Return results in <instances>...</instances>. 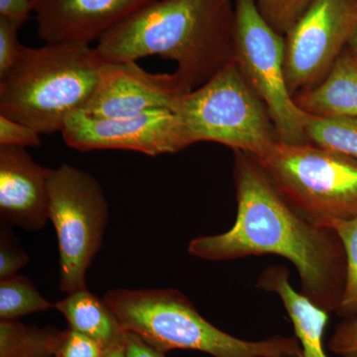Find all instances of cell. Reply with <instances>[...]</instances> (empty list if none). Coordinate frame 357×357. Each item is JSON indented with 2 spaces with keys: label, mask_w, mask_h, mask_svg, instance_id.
Segmentation results:
<instances>
[{
  "label": "cell",
  "mask_w": 357,
  "mask_h": 357,
  "mask_svg": "<svg viewBox=\"0 0 357 357\" xmlns=\"http://www.w3.org/2000/svg\"><path fill=\"white\" fill-rule=\"evenodd\" d=\"M268 24L285 36L306 13L312 0H255Z\"/></svg>",
  "instance_id": "cell-21"
},
{
  "label": "cell",
  "mask_w": 357,
  "mask_h": 357,
  "mask_svg": "<svg viewBox=\"0 0 357 357\" xmlns=\"http://www.w3.org/2000/svg\"><path fill=\"white\" fill-rule=\"evenodd\" d=\"M40 134L22 122L0 115V146L37 147Z\"/></svg>",
  "instance_id": "cell-25"
},
{
  "label": "cell",
  "mask_w": 357,
  "mask_h": 357,
  "mask_svg": "<svg viewBox=\"0 0 357 357\" xmlns=\"http://www.w3.org/2000/svg\"><path fill=\"white\" fill-rule=\"evenodd\" d=\"M25 148L0 146V215L6 225L35 231L49 220V178Z\"/></svg>",
  "instance_id": "cell-13"
},
{
  "label": "cell",
  "mask_w": 357,
  "mask_h": 357,
  "mask_svg": "<svg viewBox=\"0 0 357 357\" xmlns=\"http://www.w3.org/2000/svg\"><path fill=\"white\" fill-rule=\"evenodd\" d=\"M234 62L271 116L279 141L307 142V114L289 91L285 74V37L275 31L255 0H234Z\"/></svg>",
  "instance_id": "cell-8"
},
{
  "label": "cell",
  "mask_w": 357,
  "mask_h": 357,
  "mask_svg": "<svg viewBox=\"0 0 357 357\" xmlns=\"http://www.w3.org/2000/svg\"><path fill=\"white\" fill-rule=\"evenodd\" d=\"M328 349L342 357H357V314L344 319L335 326Z\"/></svg>",
  "instance_id": "cell-26"
},
{
  "label": "cell",
  "mask_w": 357,
  "mask_h": 357,
  "mask_svg": "<svg viewBox=\"0 0 357 357\" xmlns=\"http://www.w3.org/2000/svg\"><path fill=\"white\" fill-rule=\"evenodd\" d=\"M20 28L13 21L0 17V77L13 69L25 50L17 37Z\"/></svg>",
  "instance_id": "cell-22"
},
{
  "label": "cell",
  "mask_w": 357,
  "mask_h": 357,
  "mask_svg": "<svg viewBox=\"0 0 357 357\" xmlns=\"http://www.w3.org/2000/svg\"><path fill=\"white\" fill-rule=\"evenodd\" d=\"M107 349L96 340L69 328L63 332L56 357H102Z\"/></svg>",
  "instance_id": "cell-24"
},
{
  "label": "cell",
  "mask_w": 357,
  "mask_h": 357,
  "mask_svg": "<svg viewBox=\"0 0 357 357\" xmlns=\"http://www.w3.org/2000/svg\"><path fill=\"white\" fill-rule=\"evenodd\" d=\"M185 93L174 73L151 74L136 62H105L95 93L81 112L119 119L153 110L173 112Z\"/></svg>",
  "instance_id": "cell-11"
},
{
  "label": "cell",
  "mask_w": 357,
  "mask_h": 357,
  "mask_svg": "<svg viewBox=\"0 0 357 357\" xmlns=\"http://www.w3.org/2000/svg\"><path fill=\"white\" fill-rule=\"evenodd\" d=\"M173 112L190 146L215 142L258 156L279 141L266 107L234 61L181 96Z\"/></svg>",
  "instance_id": "cell-6"
},
{
  "label": "cell",
  "mask_w": 357,
  "mask_h": 357,
  "mask_svg": "<svg viewBox=\"0 0 357 357\" xmlns=\"http://www.w3.org/2000/svg\"><path fill=\"white\" fill-rule=\"evenodd\" d=\"M255 157L282 199L309 222L330 227L357 217V160L281 141Z\"/></svg>",
  "instance_id": "cell-5"
},
{
  "label": "cell",
  "mask_w": 357,
  "mask_h": 357,
  "mask_svg": "<svg viewBox=\"0 0 357 357\" xmlns=\"http://www.w3.org/2000/svg\"><path fill=\"white\" fill-rule=\"evenodd\" d=\"M231 0H154L98 40L105 63L160 56L177 63L174 73L190 93L234 61Z\"/></svg>",
  "instance_id": "cell-2"
},
{
  "label": "cell",
  "mask_w": 357,
  "mask_h": 357,
  "mask_svg": "<svg viewBox=\"0 0 357 357\" xmlns=\"http://www.w3.org/2000/svg\"><path fill=\"white\" fill-rule=\"evenodd\" d=\"M357 27V0H312L285 35V74L295 96L318 86Z\"/></svg>",
  "instance_id": "cell-9"
},
{
  "label": "cell",
  "mask_w": 357,
  "mask_h": 357,
  "mask_svg": "<svg viewBox=\"0 0 357 357\" xmlns=\"http://www.w3.org/2000/svg\"><path fill=\"white\" fill-rule=\"evenodd\" d=\"M344 246L347 259V278L342 299L335 314L342 319L357 314V217L337 220L330 225Z\"/></svg>",
  "instance_id": "cell-20"
},
{
  "label": "cell",
  "mask_w": 357,
  "mask_h": 357,
  "mask_svg": "<svg viewBox=\"0 0 357 357\" xmlns=\"http://www.w3.org/2000/svg\"><path fill=\"white\" fill-rule=\"evenodd\" d=\"M63 332L0 319V357H56Z\"/></svg>",
  "instance_id": "cell-17"
},
{
  "label": "cell",
  "mask_w": 357,
  "mask_h": 357,
  "mask_svg": "<svg viewBox=\"0 0 357 357\" xmlns=\"http://www.w3.org/2000/svg\"><path fill=\"white\" fill-rule=\"evenodd\" d=\"M347 49L351 52V55L354 56V59L357 61V27L354 33H352L349 42H347Z\"/></svg>",
  "instance_id": "cell-30"
},
{
  "label": "cell",
  "mask_w": 357,
  "mask_h": 357,
  "mask_svg": "<svg viewBox=\"0 0 357 357\" xmlns=\"http://www.w3.org/2000/svg\"><path fill=\"white\" fill-rule=\"evenodd\" d=\"M61 133L68 146L81 152L128 150L155 157L190 146L177 115L168 109L119 119L79 112L68 119Z\"/></svg>",
  "instance_id": "cell-10"
},
{
  "label": "cell",
  "mask_w": 357,
  "mask_h": 357,
  "mask_svg": "<svg viewBox=\"0 0 357 357\" xmlns=\"http://www.w3.org/2000/svg\"><path fill=\"white\" fill-rule=\"evenodd\" d=\"M103 64L89 45L26 47L13 69L0 77V115L40 135L62 132L68 119L91 100Z\"/></svg>",
  "instance_id": "cell-3"
},
{
  "label": "cell",
  "mask_w": 357,
  "mask_h": 357,
  "mask_svg": "<svg viewBox=\"0 0 357 357\" xmlns=\"http://www.w3.org/2000/svg\"><path fill=\"white\" fill-rule=\"evenodd\" d=\"M294 100L310 115L357 119V61L351 52L345 48L325 79Z\"/></svg>",
  "instance_id": "cell-15"
},
{
  "label": "cell",
  "mask_w": 357,
  "mask_h": 357,
  "mask_svg": "<svg viewBox=\"0 0 357 357\" xmlns=\"http://www.w3.org/2000/svg\"><path fill=\"white\" fill-rule=\"evenodd\" d=\"M105 301L122 328L166 354L187 349L213 357H302L295 337L273 335L259 342L241 340L208 323L176 289H119Z\"/></svg>",
  "instance_id": "cell-4"
},
{
  "label": "cell",
  "mask_w": 357,
  "mask_h": 357,
  "mask_svg": "<svg viewBox=\"0 0 357 357\" xmlns=\"http://www.w3.org/2000/svg\"><path fill=\"white\" fill-rule=\"evenodd\" d=\"M30 257L16 244L13 234L6 227L0 231V281L17 276Z\"/></svg>",
  "instance_id": "cell-23"
},
{
  "label": "cell",
  "mask_w": 357,
  "mask_h": 357,
  "mask_svg": "<svg viewBox=\"0 0 357 357\" xmlns=\"http://www.w3.org/2000/svg\"><path fill=\"white\" fill-rule=\"evenodd\" d=\"M289 278L287 268L269 266L259 275L256 286L280 298L302 347V357H328L324 349V335L330 312L297 292Z\"/></svg>",
  "instance_id": "cell-14"
},
{
  "label": "cell",
  "mask_w": 357,
  "mask_h": 357,
  "mask_svg": "<svg viewBox=\"0 0 357 357\" xmlns=\"http://www.w3.org/2000/svg\"><path fill=\"white\" fill-rule=\"evenodd\" d=\"M123 347L126 357H165L163 351L129 331H126L124 333Z\"/></svg>",
  "instance_id": "cell-28"
},
{
  "label": "cell",
  "mask_w": 357,
  "mask_h": 357,
  "mask_svg": "<svg viewBox=\"0 0 357 357\" xmlns=\"http://www.w3.org/2000/svg\"><path fill=\"white\" fill-rule=\"evenodd\" d=\"M33 13L32 0H0V17L22 27Z\"/></svg>",
  "instance_id": "cell-27"
},
{
  "label": "cell",
  "mask_w": 357,
  "mask_h": 357,
  "mask_svg": "<svg viewBox=\"0 0 357 357\" xmlns=\"http://www.w3.org/2000/svg\"><path fill=\"white\" fill-rule=\"evenodd\" d=\"M49 220L57 234L60 289L86 288V276L100 248L109 222V203L91 174L63 164L49 178Z\"/></svg>",
  "instance_id": "cell-7"
},
{
  "label": "cell",
  "mask_w": 357,
  "mask_h": 357,
  "mask_svg": "<svg viewBox=\"0 0 357 357\" xmlns=\"http://www.w3.org/2000/svg\"><path fill=\"white\" fill-rule=\"evenodd\" d=\"M34 284L24 276L0 281V319L17 321L21 317L53 309Z\"/></svg>",
  "instance_id": "cell-19"
},
{
  "label": "cell",
  "mask_w": 357,
  "mask_h": 357,
  "mask_svg": "<svg viewBox=\"0 0 357 357\" xmlns=\"http://www.w3.org/2000/svg\"><path fill=\"white\" fill-rule=\"evenodd\" d=\"M307 142L357 160V119L307 115Z\"/></svg>",
  "instance_id": "cell-18"
},
{
  "label": "cell",
  "mask_w": 357,
  "mask_h": 357,
  "mask_svg": "<svg viewBox=\"0 0 357 357\" xmlns=\"http://www.w3.org/2000/svg\"><path fill=\"white\" fill-rule=\"evenodd\" d=\"M102 357H126V352H124L123 342L114 345L107 349L105 354Z\"/></svg>",
  "instance_id": "cell-29"
},
{
  "label": "cell",
  "mask_w": 357,
  "mask_h": 357,
  "mask_svg": "<svg viewBox=\"0 0 357 357\" xmlns=\"http://www.w3.org/2000/svg\"><path fill=\"white\" fill-rule=\"evenodd\" d=\"M69 324V328L96 340L105 349L123 342L126 330L105 300L88 288L68 294L54 304Z\"/></svg>",
  "instance_id": "cell-16"
},
{
  "label": "cell",
  "mask_w": 357,
  "mask_h": 357,
  "mask_svg": "<svg viewBox=\"0 0 357 357\" xmlns=\"http://www.w3.org/2000/svg\"><path fill=\"white\" fill-rule=\"evenodd\" d=\"M154 0H32L45 43L89 45Z\"/></svg>",
  "instance_id": "cell-12"
},
{
  "label": "cell",
  "mask_w": 357,
  "mask_h": 357,
  "mask_svg": "<svg viewBox=\"0 0 357 357\" xmlns=\"http://www.w3.org/2000/svg\"><path fill=\"white\" fill-rule=\"evenodd\" d=\"M234 152L236 222L222 234L192 239L188 252L208 261L281 256L297 269L301 293L321 309L337 312L347 278L344 249L337 232L294 211L253 155Z\"/></svg>",
  "instance_id": "cell-1"
}]
</instances>
